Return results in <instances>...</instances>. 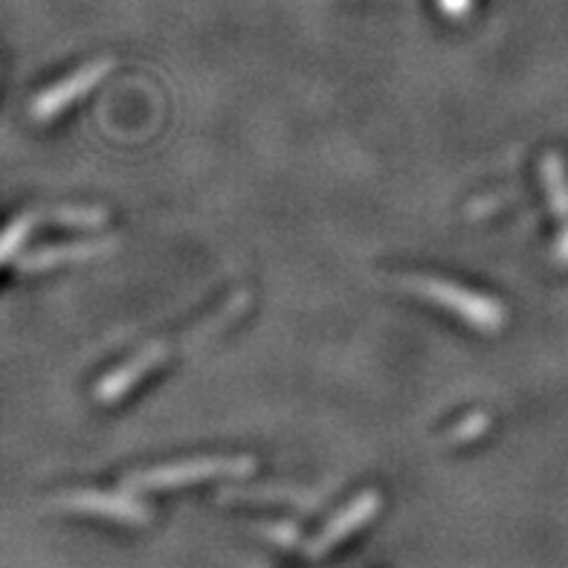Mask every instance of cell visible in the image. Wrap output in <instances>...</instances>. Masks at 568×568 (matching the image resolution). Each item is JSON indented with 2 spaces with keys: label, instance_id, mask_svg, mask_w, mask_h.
<instances>
[{
  "label": "cell",
  "instance_id": "6da1fadb",
  "mask_svg": "<svg viewBox=\"0 0 568 568\" xmlns=\"http://www.w3.org/2000/svg\"><path fill=\"white\" fill-rule=\"evenodd\" d=\"M409 284L418 287L420 296L438 302V305L449 307V311H456L464 320L473 322L476 328H496V325H501V311L496 302L473 296L470 291H462L456 284L435 282V278H412Z\"/></svg>",
  "mask_w": 568,
  "mask_h": 568
},
{
  "label": "cell",
  "instance_id": "7a4b0ae2",
  "mask_svg": "<svg viewBox=\"0 0 568 568\" xmlns=\"http://www.w3.org/2000/svg\"><path fill=\"white\" fill-rule=\"evenodd\" d=\"M165 354H169V348H165V345H151V348H145V352H142L140 357L134 359V366H128L125 372H122L120 377H116V383H122L120 392L128 389V386L134 383V377H136V381H140V377H145V374H149L151 368H158L160 359H163ZM120 392H116V395H120Z\"/></svg>",
  "mask_w": 568,
  "mask_h": 568
}]
</instances>
